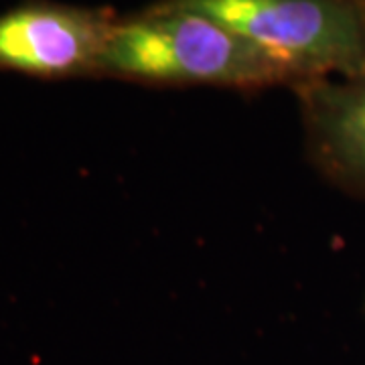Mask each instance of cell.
Returning <instances> with one entry per match:
<instances>
[{"label":"cell","instance_id":"cell-1","mask_svg":"<svg viewBox=\"0 0 365 365\" xmlns=\"http://www.w3.org/2000/svg\"><path fill=\"white\" fill-rule=\"evenodd\" d=\"M100 78L244 91L297 86L287 67L220 21L163 2L118 16Z\"/></svg>","mask_w":365,"mask_h":365},{"label":"cell","instance_id":"cell-2","mask_svg":"<svg viewBox=\"0 0 365 365\" xmlns=\"http://www.w3.org/2000/svg\"><path fill=\"white\" fill-rule=\"evenodd\" d=\"M157 2L220 21L287 67L297 86L365 69V0Z\"/></svg>","mask_w":365,"mask_h":365},{"label":"cell","instance_id":"cell-3","mask_svg":"<svg viewBox=\"0 0 365 365\" xmlns=\"http://www.w3.org/2000/svg\"><path fill=\"white\" fill-rule=\"evenodd\" d=\"M118 14L26 0L0 13V69L41 79L100 78Z\"/></svg>","mask_w":365,"mask_h":365},{"label":"cell","instance_id":"cell-4","mask_svg":"<svg viewBox=\"0 0 365 365\" xmlns=\"http://www.w3.org/2000/svg\"><path fill=\"white\" fill-rule=\"evenodd\" d=\"M292 90L313 167L339 191L365 201V69Z\"/></svg>","mask_w":365,"mask_h":365}]
</instances>
